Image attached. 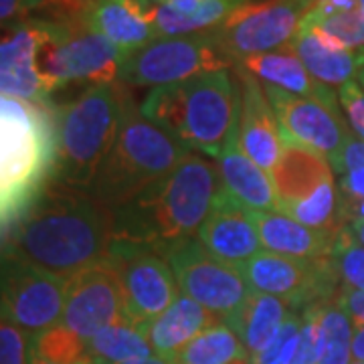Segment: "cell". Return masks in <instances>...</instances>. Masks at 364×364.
Wrapping results in <instances>:
<instances>
[{"instance_id":"e0dca14e","label":"cell","mask_w":364,"mask_h":364,"mask_svg":"<svg viewBox=\"0 0 364 364\" xmlns=\"http://www.w3.org/2000/svg\"><path fill=\"white\" fill-rule=\"evenodd\" d=\"M39 26L37 18L2 28L0 87L2 95L31 104H51V91L37 67Z\"/></svg>"},{"instance_id":"484cf974","label":"cell","mask_w":364,"mask_h":364,"mask_svg":"<svg viewBox=\"0 0 364 364\" xmlns=\"http://www.w3.org/2000/svg\"><path fill=\"white\" fill-rule=\"evenodd\" d=\"M289 310L291 308L286 299L261 291H251L243 306L233 316H229L225 324L231 326L243 348L253 358L272 344V340L277 336V332L286 322Z\"/></svg>"},{"instance_id":"8992f818","label":"cell","mask_w":364,"mask_h":364,"mask_svg":"<svg viewBox=\"0 0 364 364\" xmlns=\"http://www.w3.org/2000/svg\"><path fill=\"white\" fill-rule=\"evenodd\" d=\"M124 83L87 85L75 100L53 104L57 132L55 182L85 188L116 142Z\"/></svg>"},{"instance_id":"ac0fdd59","label":"cell","mask_w":364,"mask_h":364,"mask_svg":"<svg viewBox=\"0 0 364 364\" xmlns=\"http://www.w3.org/2000/svg\"><path fill=\"white\" fill-rule=\"evenodd\" d=\"M196 239L215 257L231 265L245 263L263 249L251 210L223 186L215 196L210 213L200 225Z\"/></svg>"},{"instance_id":"5bb4252c","label":"cell","mask_w":364,"mask_h":364,"mask_svg":"<svg viewBox=\"0 0 364 364\" xmlns=\"http://www.w3.org/2000/svg\"><path fill=\"white\" fill-rule=\"evenodd\" d=\"M124 322H130L126 291L119 275L107 261L77 273L67 282L61 324L71 332L90 340L107 326Z\"/></svg>"},{"instance_id":"c3c4849f","label":"cell","mask_w":364,"mask_h":364,"mask_svg":"<svg viewBox=\"0 0 364 364\" xmlns=\"http://www.w3.org/2000/svg\"><path fill=\"white\" fill-rule=\"evenodd\" d=\"M93 364H112V363H100V360H93ZM122 364H174L168 358H164V356H150V358H144V360H134V363H122Z\"/></svg>"},{"instance_id":"cb8c5ba5","label":"cell","mask_w":364,"mask_h":364,"mask_svg":"<svg viewBox=\"0 0 364 364\" xmlns=\"http://www.w3.org/2000/svg\"><path fill=\"white\" fill-rule=\"evenodd\" d=\"M289 45L314 77L330 87L356 79L364 67V47L342 49L306 25L299 26Z\"/></svg>"},{"instance_id":"52a82bcc","label":"cell","mask_w":364,"mask_h":364,"mask_svg":"<svg viewBox=\"0 0 364 364\" xmlns=\"http://www.w3.org/2000/svg\"><path fill=\"white\" fill-rule=\"evenodd\" d=\"M37 67L51 93L71 83H116L126 53L75 18H37Z\"/></svg>"},{"instance_id":"d6a6232c","label":"cell","mask_w":364,"mask_h":364,"mask_svg":"<svg viewBox=\"0 0 364 364\" xmlns=\"http://www.w3.org/2000/svg\"><path fill=\"white\" fill-rule=\"evenodd\" d=\"M332 259L344 291H364V245L354 237L348 223L334 237Z\"/></svg>"},{"instance_id":"7dc6e473","label":"cell","mask_w":364,"mask_h":364,"mask_svg":"<svg viewBox=\"0 0 364 364\" xmlns=\"http://www.w3.org/2000/svg\"><path fill=\"white\" fill-rule=\"evenodd\" d=\"M348 227H350V231L354 233V237L364 245V219L352 217V219H348Z\"/></svg>"},{"instance_id":"d4e9b609","label":"cell","mask_w":364,"mask_h":364,"mask_svg":"<svg viewBox=\"0 0 364 364\" xmlns=\"http://www.w3.org/2000/svg\"><path fill=\"white\" fill-rule=\"evenodd\" d=\"M334 166L322 154L298 142L284 138L279 162L272 170V181L277 191L279 205L294 203L316 191L322 182L334 178Z\"/></svg>"},{"instance_id":"83f0119b","label":"cell","mask_w":364,"mask_h":364,"mask_svg":"<svg viewBox=\"0 0 364 364\" xmlns=\"http://www.w3.org/2000/svg\"><path fill=\"white\" fill-rule=\"evenodd\" d=\"M277 210L310 229L326 233H338L348 223L342 205V193L336 188L334 178L322 182L316 191L299 200L279 205Z\"/></svg>"},{"instance_id":"60d3db41","label":"cell","mask_w":364,"mask_h":364,"mask_svg":"<svg viewBox=\"0 0 364 364\" xmlns=\"http://www.w3.org/2000/svg\"><path fill=\"white\" fill-rule=\"evenodd\" d=\"M342 198H364V168L350 170L340 178Z\"/></svg>"},{"instance_id":"d590c367","label":"cell","mask_w":364,"mask_h":364,"mask_svg":"<svg viewBox=\"0 0 364 364\" xmlns=\"http://www.w3.org/2000/svg\"><path fill=\"white\" fill-rule=\"evenodd\" d=\"M299 330H301V312L289 310L277 336L261 354L253 356V364H291L298 348Z\"/></svg>"},{"instance_id":"816d5d0a","label":"cell","mask_w":364,"mask_h":364,"mask_svg":"<svg viewBox=\"0 0 364 364\" xmlns=\"http://www.w3.org/2000/svg\"><path fill=\"white\" fill-rule=\"evenodd\" d=\"M356 81H358V83H360V85H363V87H364V67H363V69H360V73H358V77H356Z\"/></svg>"},{"instance_id":"3957f363","label":"cell","mask_w":364,"mask_h":364,"mask_svg":"<svg viewBox=\"0 0 364 364\" xmlns=\"http://www.w3.org/2000/svg\"><path fill=\"white\" fill-rule=\"evenodd\" d=\"M57 132L51 104L0 97V219L2 233L55 181Z\"/></svg>"},{"instance_id":"ffe728a7","label":"cell","mask_w":364,"mask_h":364,"mask_svg":"<svg viewBox=\"0 0 364 364\" xmlns=\"http://www.w3.org/2000/svg\"><path fill=\"white\" fill-rule=\"evenodd\" d=\"M237 65L247 69L249 73H253L261 83L279 87V90L294 93V95L318 100L334 109H342L338 93H334L330 85L314 77L306 69V65L301 63L298 53L291 49V45L259 53V55H251L247 59L239 61Z\"/></svg>"},{"instance_id":"7c38bea8","label":"cell","mask_w":364,"mask_h":364,"mask_svg":"<svg viewBox=\"0 0 364 364\" xmlns=\"http://www.w3.org/2000/svg\"><path fill=\"white\" fill-rule=\"evenodd\" d=\"M181 294L193 298L223 322L251 296V287L237 265L215 257L198 239H188L166 255Z\"/></svg>"},{"instance_id":"ee69618b","label":"cell","mask_w":364,"mask_h":364,"mask_svg":"<svg viewBox=\"0 0 364 364\" xmlns=\"http://www.w3.org/2000/svg\"><path fill=\"white\" fill-rule=\"evenodd\" d=\"M342 205H344V213L346 217H358L364 219V198H342Z\"/></svg>"},{"instance_id":"bcb514c9","label":"cell","mask_w":364,"mask_h":364,"mask_svg":"<svg viewBox=\"0 0 364 364\" xmlns=\"http://www.w3.org/2000/svg\"><path fill=\"white\" fill-rule=\"evenodd\" d=\"M152 4H166V6H172L176 11H188L193 9L198 0H150Z\"/></svg>"},{"instance_id":"7402d4cb","label":"cell","mask_w":364,"mask_h":364,"mask_svg":"<svg viewBox=\"0 0 364 364\" xmlns=\"http://www.w3.org/2000/svg\"><path fill=\"white\" fill-rule=\"evenodd\" d=\"M251 217L261 245L267 251L298 259H322L332 255L336 233L310 229L279 210H251Z\"/></svg>"},{"instance_id":"f907efd6","label":"cell","mask_w":364,"mask_h":364,"mask_svg":"<svg viewBox=\"0 0 364 364\" xmlns=\"http://www.w3.org/2000/svg\"><path fill=\"white\" fill-rule=\"evenodd\" d=\"M358 13H360V18L364 23V0H358Z\"/></svg>"},{"instance_id":"836d02e7","label":"cell","mask_w":364,"mask_h":364,"mask_svg":"<svg viewBox=\"0 0 364 364\" xmlns=\"http://www.w3.org/2000/svg\"><path fill=\"white\" fill-rule=\"evenodd\" d=\"M301 25L310 26L326 41L338 45L342 49L364 47V23L358 11L330 14V16H318L310 11Z\"/></svg>"},{"instance_id":"ab89813d","label":"cell","mask_w":364,"mask_h":364,"mask_svg":"<svg viewBox=\"0 0 364 364\" xmlns=\"http://www.w3.org/2000/svg\"><path fill=\"white\" fill-rule=\"evenodd\" d=\"M336 174H346L350 170L364 168V140H360L354 132L348 136V140L344 144V148L340 150L338 158L332 162Z\"/></svg>"},{"instance_id":"db71d44e","label":"cell","mask_w":364,"mask_h":364,"mask_svg":"<svg viewBox=\"0 0 364 364\" xmlns=\"http://www.w3.org/2000/svg\"><path fill=\"white\" fill-rule=\"evenodd\" d=\"M138 2H142V0H138Z\"/></svg>"},{"instance_id":"4316f807","label":"cell","mask_w":364,"mask_h":364,"mask_svg":"<svg viewBox=\"0 0 364 364\" xmlns=\"http://www.w3.org/2000/svg\"><path fill=\"white\" fill-rule=\"evenodd\" d=\"M249 0H198L188 11H176L166 4H150L148 18L154 26L156 39L184 37L207 33L221 26L231 14Z\"/></svg>"},{"instance_id":"b9f144b4","label":"cell","mask_w":364,"mask_h":364,"mask_svg":"<svg viewBox=\"0 0 364 364\" xmlns=\"http://www.w3.org/2000/svg\"><path fill=\"white\" fill-rule=\"evenodd\" d=\"M340 299L346 308V312L350 314L354 328H363L364 326V291H344L340 289Z\"/></svg>"},{"instance_id":"6da1fadb","label":"cell","mask_w":364,"mask_h":364,"mask_svg":"<svg viewBox=\"0 0 364 364\" xmlns=\"http://www.w3.org/2000/svg\"><path fill=\"white\" fill-rule=\"evenodd\" d=\"M112 245V213L85 188L53 181L2 233V251L63 279L100 265Z\"/></svg>"},{"instance_id":"f6af8a7d","label":"cell","mask_w":364,"mask_h":364,"mask_svg":"<svg viewBox=\"0 0 364 364\" xmlns=\"http://www.w3.org/2000/svg\"><path fill=\"white\" fill-rule=\"evenodd\" d=\"M352 360L364 363V326L354 330V340H352Z\"/></svg>"},{"instance_id":"2e32d148","label":"cell","mask_w":364,"mask_h":364,"mask_svg":"<svg viewBox=\"0 0 364 364\" xmlns=\"http://www.w3.org/2000/svg\"><path fill=\"white\" fill-rule=\"evenodd\" d=\"M235 69L241 91L239 144L253 162H257L263 170L272 172L279 162L284 148L279 122L259 79L241 65H235Z\"/></svg>"},{"instance_id":"4dcf8cb0","label":"cell","mask_w":364,"mask_h":364,"mask_svg":"<svg viewBox=\"0 0 364 364\" xmlns=\"http://www.w3.org/2000/svg\"><path fill=\"white\" fill-rule=\"evenodd\" d=\"M28 354L53 364H93L87 342L63 324L31 336Z\"/></svg>"},{"instance_id":"1f68e13d","label":"cell","mask_w":364,"mask_h":364,"mask_svg":"<svg viewBox=\"0 0 364 364\" xmlns=\"http://www.w3.org/2000/svg\"><path fill=\"white\" fill-rule=\"evenodd\" d=\"M354 322L346 312L340 294L324 306L322 314V334L324 350L320 364H350L352 340H354Z\"/></svg>"},{"instance_id":"44dd1931","label":"cell","mask_w":364,"mask_h":364,"mask_svg":"<svg viewBox=\"0 0 364 364\" xmlns=\"http://www.w3.org/2000/svg\"><path fill=\"white\" fill-rule=\"evenodd\" d=\"M219 178L221 186L235 196L249 210H277V191L272 181V172L263 170L243 152L237 134L225 146L219 158Z\"/></svg>"},{"instance_id":"603a6c76","label":"cell","mask_w":364,"mask_h":364,"mask_svg":"<svg viewBox=\"0 0 364 364\" xmlns=\"http://www.w3.org/2000/svg\"><path fill=\"white\" fill-rule=\"evenodd\" d=\"M219 322H223L219 316L208 312L205 306H200L193 298L181 294L172 301V306L146 324V336L158 356L170 360L200 332Z\"/></svg>"},{"instance_id":"4fadbf2b","label":"cell","mask_w":364,"mask_h":364,"mask_svg":"<svg viewBox=\"0 0 364 364\" xmlns=\"http://www.w3.org/2000/svg\"><path fill=\"white\" fill-rule=\"evenodd\" d=\"M105 261L122 279L132 324L146 326L181 296L168 259L154 249L128 241H112Z\"/></svg>"},{"instance_id":"9c48e42d","label":"cell","mask_w":364,"mask_h":364,"mask_svg":"<svg viewBox=\"0 0 364 364\" xmlns=\"http://www.w3.org/2000/svg\"><path fill=\"white\" fill-rule=\"evenodd\" d=\"M253 291L286 299L291 310L328 304L340 294V277L332 255L322 259H298L261 249L237 265Z\"/></svg>"},{"instance_id":"7bdbcfd3","label":"cell","mask_w":364,"mask_h":364,"mask_svg":"<svg viewBox=\"0 0 364 364\" xmlns=\"http://www.w3.org/2000/svg\"><path fill=\"white\" fill-rule=\"evenodd\" d=\"M348 11H358V0H318L312 9V13L318 16H330Z\"/></svg>"},{"instance_id":"8fae6325","label":"cell","mask_w":364,"mask_h":364,"mask_svg":"<svg viewBox=\"0 0 364 364\" xmlns=\"http://www.w3.org/2000/svg\"><path fill=\"white\" fill-rule=\"evenodd\" d=\"M67 282L14 253L2 251V318L33 336L61 324Z\"/></svg>"},{"instance_id":"9a60e30c","label":"cell","mask_w":364,"mask_h":364,"mask_svg":"<svg viewBox=\"0 0 364 364\" xmlns=\"http://www.w3.org/2000/svg\"><path fill=\"white\" fill-rule=\"evenodd\" d=\"M263 87L277 116L282 136L322 154L332 164L352 134L344 112L267 83Z\"/></svg>"},{"instance_id":"74e56055","label":"cell","mask_w":364,"mask_h":364,"mask_svg":"<svg viewBox=\"0 0 364 364\" xmlns=\"http://www.w3.org/2000/svg\"><path fill=\"white\" fill-rule=\"evenodd\" d=\"M338 100L350 130L364 140V87L356 81H346L338 87Z\"/></svg>"},{"instance_id":"f1b7e54d","label":"cell","mask_w":364,"mask_h":364,"mask_svg":"<svg viewBox=\"0 0 364 364\" xmlns=\"http://www.w3.org/2000/svg\"><path fill=\"white\" fill-rule=\"evenodd\" d=\"M85 342L91 358L100 363H134L156 354L146 336V326H136L130 322L107 326Z\"/></svg>"},{"instance_id":"f546056e","label":"cell","mask_w":364,"mask_h":364,"mask_svg":"<svg viewBox=\"0 0 364 364\" xmlns=\"http://www.w3.org/2000/svg\"><path fill=\"white\" fill-rule=\"evenodd\" d=\"M247 352L231 326L219 322L200 332L170 360L174 364H227Z\"/></svg>"},{"instance_id":"7a4b0ae2","label":"cell","mask_w":364,"mask_h":364,"mask_svg":"<svg viewBox=\"0 0 364 364\" xmlns=\"http://www.w3.org/2000/svg\"><path fill=\"white\" fill-rule=\"evenodd\" d=\"M219 191V168L191 152L164 178L112 213V241L146 245L166 257L195 239Z\"/></svg>"},{"instance_id":"681fc988","label":"cell","mask_w":364,"mask_h":364,"mask_svg":"<svg viewBox=\"0 0 364 364\" xmlns=\"http://www.w3.org/2000/svg\"><path fill=\"white\" fill-rule=\"evenodd\" d=\"M28 364H53V363L41 360V358H37V356H31V354H28Z\"/></svg>"},{"instance_id":"277c9868","label":"cell","mask_w":364,"mask_h":364,"mask_svg":"<svg viewBox=\"0 0 364 364\" xmlns=\"http://www.w3.org/2000/svg\"><path fill=\"white\" fill-rule=\"evenodd\" d=\"M241 91L229 69L152 87L140 104L142 114L184 146L208 158H221L239 128Z\"/></svg>"},{"instance_id":"e575fe53","label":"cell","mask_w":364,"mask_h":364,"mask_svg":"<svg viewBox=\"0 0 364 364\" xmlns=\"http://www.w3.org/2000/svg\"><path fill=\"white\" fill-rule=\"evenodd\" d=\"M326 304L310 306L301 312V330H299L298 348L291 364H320L324 350L322 334V314Z\"/></svg>"},{"instance_id":"5b68a950","label":"cell","mask_w":364,"mask_h":364,"mask_svg":"<svg viewBox=\"0 0 364 364\" xmlns=\"http://www.w3.org/2000/svg\"><path fill=\"white\" fill-rule=\"evenodd\" d=\"M193 150L144 116L124 85L116 142L87 186L102 207L114 213L164 178Z\"/></svg>"},{"instance_id":"f35d334b","label":"cell","mask_w":364,"mask_h":364,"mask_svg":"<svg viewBox=\"0 0 364 364\" xmlns=\"http://www.w3.org/2000/svg\"><path fill=\"white\" fill-rule=\"evenodd\" d=\"M43 9H51V2L49 0H0L2 28L23 23L26 21V14L33 11H43Z\"/></svg>"},{"instance_id":"d6986e66","label":"cell","mask_w":364,"mask_h":364,"mask_svg":"<svg viewBox=\"0 0 364 364\" xmlns=\"http://www.w3.org/2000/svg\"><path fill=\"white\" fill-rule=\"evenodd\" d=\"M150 4V0H87L79 21L130 55L156 39L148 18Z\"/></svg>"},{"instance_id":"ba28073f","label":"cell","mask_w":364,"mask_h":364,"mask_svg":"<svg viewBox=\"0 0 364 364\" xmlns=\"http://www.w3.org/2000/svg\"><path fill=\"white\" fill-rule=\"evenodd\" d=\"M233 65L219 49L213 31H207L150 41L126 55L117 81L126 87H160Z\"/></svg>"},{"instance_id":"f5cc1de1","label":"cell","mask_w":364,"mask_h":364,"mask_svg":"<svg viewBox=\"0 0 364 364\" xmlns=\"http://www.w3.org/2000/svg\"><path fill=\"white\" fill-rule=\"evenodd\" d=\"M350 364H364V363H358V360H352Z\"/></svg>"},{"instance_id":"8d00e7d4","label":"cell","mask_w":364,"mask_h":364,"mask_svg":"<svg viewBox=\"0 0 364 364\" xmlns=\"http://www.w3.org/2000/svg\"><path fill=\"white\" fill-rule=\"evenodd\" d=\"M31 336L23 328L2 318L0 324V364H28Z\"/></svg>"},{"instance_id":"30bf717a","label":"cell","mask_w":364,"mask_h":364,"mask_svg":"<svg viewBox=\"0 0 364 364\" xmlns=\"http://www.w3.org/2000/svg\"><path fill=\"white\" fill-rule=\"evenodd\" d=\"M318 0H259L239 6L213 31L215 41L235 65L251 55L286 47Z\"/></svg>"}]
</instances>
